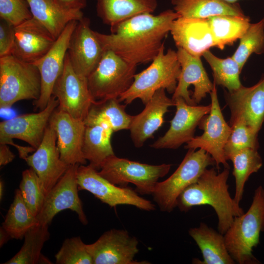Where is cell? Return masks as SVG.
Here are the masks:
<instances>
[{
  "label": "cell",
  "mask_w": 264,
  "mask_h": 264,
  "mask_svg": "<svg viewBox=\"0 0 264 264\" xmlns=\"http://www.w3.org/2000/svg\"><path fill=\"white\" fill-rule=\"evenodd\" d=\"M179 17L167 9L159 14L137 15L110 28L111 33L95 34L104 49L110 50L126 61L137 66L152 62L164 44L173 21Z\"/></svg>",
  "instance_id": "6da1fadb"
},
{
  "label": "cell",
  "mask_w": 264,
  "mask_h": 264,
  "mask_svg": "<svg viewBox=\"0 0 264 264\" xmlns=\"http://www.w3.org/2000/svg\"><path fill=\"white\" fill-rule=\"evenodd\" d=\"M229 174L228 168L219 173L214 168H206L196 181L181 193L176 207L186 212L195 206H211L218 217V231L224 235L234 218L244 213L230 196L227 184Z\"/></svg>",
  "instance_id": "7a4b0ae2"
},
{
  "label": "cell",
  "mask_w": 264,
  "mask_h": 264,
  "mask_svg": "<svg viewBox=\"0 0 264 264\" xmlns=\"http://www.w3.org/2000/svg\"><path fill=\"white\" fill-rule=\"evenodd\" d=\"M264 232V188L260 185L254 191L252 201L247 212L235 217L224 234L227 250L239 264H258L252 254Z\"/></svg>",
  "instance_id": "3957f363"
},
{
  "label": "cell",
  "mask_w": 264,
  "mask_h": 264,
  "mask_svg": "<svg viewBox=\"0 0 264 264\" xmlns=\"http://www.w3.org/2000/svg\"><path fill=\"white\" fill-rule=\"evenodd\" d=\"M164 44L151 65L134 76L130 88L119 97L128 105L139 99L145 105L158 89L164 88L174 93L181 71L176 51L169 48L165 53Z\"/></svg>",
  "instance_id": "277c9868"
},
{
  "label": "cell",
  "mask_w": 264,
  "mask_h": 264,
  "mask_svg": "<svg viewBox=\"0 0 264 264\" xmlns=\"http://www.w3.org/2000/svg\"><path fill=\"white\" fill-rule=\"evenodd\" d=\"M41 90L38 68L12 55L0 57V107L6 109L23 100H37Z\"/></svg>",
  "instance_id": "5b68a950"
},
{
  "label": "cell",
  "mask_w": 264,
  "mask_h": 264,
  "mask_svg": "<svg viewBox=\"0 0 264 264\" xmlns=\"http://www.w3.org/2000/svg\"><path fill=\"white\" fill-rule=\"evenodd\" d=\"M137 66L110 50H105L96 67L87 77L94 102L119 98L131 86Z\"/></svg>",
  "instance_id": "8992f818"
},
{
  "label": "cell",
  "mask_w": 264,
  "mask_h": 264,
  "mask_svg": "<svg viewBox=\"0 0 264 264\" xmlns=\"http://www.w3.org/2000/svg\"><path fill=\"white\" fill-rule=\"evenodd\" d=\"M214 165L215 160L205 150L188 149L177 169L155 186L152 195L160 210L168 213L173 211L181 193L196 181L208 166Z\"/></svg>",
  "instance_id": "52a82bcc"
},
{
  "label": "cell",
  "mask_w": 264,
  "mask_h": 264,
  "mask_svg": "<svg viewBox=\"0 0 264 264\" xmlns=\"http://www.w3.org/2000/svg\"><path fill=\"white\" fill-rule=\"evenodd\" d=\"M170 164L150 165L120 158L115 155L101 165L98 174L110 182L122 186L132 183L141 195H152L159 178L165 176Z\"/></svg>",
  "instance_id": "ba28073f"
},
{
  "label": "cell",
  "mask_w": 264,
  "mask_h": 264,
  "mask_svg": "<svg viewBox=\"0 0 264 264\" xmlns=\"http://www.w3.org/2000/svg\"><path fill=\"white\" fill-rule=\"evenodd\" d=\"M209 93L211 110L198 125L203 130L200 136H194L187 142L186 149H202L209 153L215 160L218 169L220 164L229 168L225 157L224 147L232 131L231 127L225 121L218 98L216 84Z\"/></svg>",
  "instance_id": "9c48e42d"
},
{
  "label": "cell",
  "mask_w": 264,
  "mask_h": 264,
  "mask_svg": "<svg viewBox=\"0 0 264 264\" xmlns=\"http://www.w3.org/2000/svg\"><path fill=\"white\" fill-rule=\"evenodd\" d=\"M79 190H87L102 202L111 207L130 205L140 209L152 211L155 205L140 196L130 187H121L110 182L100 176L90 165H80L77 170Z\"/></svg>",
  "instance_id": "30bf717a"
},
{
  "label": "cell",
  "mask_w": 264,
  "mask_h": 264,
  "mask_svg": "<svg viewBox=\"0 0 264 264\" xmlns=\"http://www.w3.org/2000/svg\"><path fill=\"white\" fill-rule=\"evenodd\" d=\"M52 95L58 99L60 110L84 121L94 102L88 89L87 78L75 72L67 52L63 71L54 85Z\"/></svg>",
  "instance_id": "8fae6325"
},
{
  "label": "cell",
  "mask_w": 264,
  "mask_h": 264,
  "mask_svg": "<svg viewBox=\"0 0 264 264\" xmlns=\"http://www.w3.org/2000/svg\"><path fill=\"white\" fill-rule=\"evenodd\" d=\"M80 165H70L46 195L43 207L36 216L39 224L49 225L56 214L65 209L75 212L82 224H88V221L78 193L77 170Z\"/></svg>",
  "instance_id": "7c38bea8"
},
{
  "label": "cell",
  "mask_w": 264,
  "mask_h": 264,
  "mask_svg": "<svg viewBox=\"0 0 264 264\" xmlns=\"http://www.w3.org/2000/svg\"><path fill=\"white\" fill-rule=\"evenodd\" d=\"M59 106L52 96L46 107L37 113L21 115L0 123V144L10 145L16 138L36 149L40 145L50 118Z\"/></svg>",
  "instance_id": "4fadbf2b"
},
{
  "label": "cell",
  "mask_w": 264,
  "mask_h": 264,
  "mask_svg": "<svg viewBox=\"0 0 264 264\" xmlns=\"http://www.w3.org/2000/svg\"><path fill=\"white\" fill-rule=\"evenodd\" d=\"M25 160L38 176L45 196L70 166L60 158L56 133L49 124L40 145Z\"/></svg>",
  "instance_id": "5bb4252c"
},
{
  "label": "cell",
  "mask_w": 264,
  "mask_h": 264,
  "mask_svg": "<svg viewBox=\"0 0 264 264\" xmlns=\"http://www.w3.org/2000/svg\"><path fill=\"white\" fill-rule=\"evenodd\" d=\"M138 241L123 229H112L104 232L94 242L86 244L93 264H148L134 261Z\"/></svg>",
  "instance_id": "9a60e30c"
},
{
  "label": "cell",
  "mask_w": 264,
  "mask_h": 264,
  "mask_svg": "<svg viewBox=\"0 0 264 264\" xmlns=\"http://www.w3.org/2000/svg\"><path fill=\"white\" fill-rule=\"evenodd\" d=\"M230 110V126L242 122L258 133L264 122V76L250 87L242 85L225 93Z\"/></svg>",
  "instance_id": "2e32d148"
},
{
  "label": "cell",
  "mask_w": 264,
  "mask_h": 264,
  "mask_svg": "<svg viewBox=\"0 0 264 264\" xmlns=\"http://www.w3.org/2000/svg\"><path fill=\"white\" fill-rule=\"evenodd\" d=\"M173 101L176 111L170 122V126L163 136L154 142L151 147L156 149H176L187 143L194 137L197 126L211 110V104L207 106L188 104L181 98Z\"/></svg>",
  "instance_id": "e0dca14e"
},
{
  "label": "cell",
  "mask_w": 264,
  "mask_h": 264,
  "mask_svg": "<svg viewBox=\"0 0 264 264\" xmlns=\"http://www.w3.org/2000/svg\"><path fill=\"white\" fill-rule=\"evenodd\" d=\"M78 21L69 22L47 53L34 63L41 78L40 96L34 102L36 109H44L52 96L54 85L63 71L69 41Z\"/></svg>",
  "instance_id": "ac0fdd59"
},
{
  "label": "cell",
  "mask_w": 264,
  "mask_h": 264,
  "mask_svg": "<svg viewBox=\"0 0 264 264\" xmlns=\"http://www.w3.org/2000/svg\"><path fill=\"white\" fill-rule=\"evenodd\" d=\"M104 49L90 27V20L83 17L78 21L71 36L67 52L75 72L87 78L99 63Z\"/></svg>",
  "instance_id": "d6986e66"
},
{
  "label": "cell",
  "mask_w": 264,
  "mask_h": 264,
  "mask_svg": "<svg viewBox=\"0 0 264 264\" xmlns=\"http://www.w3.org/2000/svg\"><path fill=\"white\" fill-rule=\"evenodd\" d=\"M176 53L181 71L172 99L181 98L188 104L196 105L212 91L214 84L210 81L200 57L180 48Z\"/></svg>",
  "instance_id": "ffe728a7"
},
{
  "label": "cell",
  "mask_w": 264,
  "mask_h": 264,
  "mask_svg": "<svg viewBox=\"0 0 264 264\" xmlns=\"http://www.w3.org/2000/svg\"><path fill=\"white\" fill-rule=\"evenodd\" d=\"M49 124L55 131L61 159L68 165H85L87 160L82 152L86 129L84 121L73 117L57 107Z\"/></svg>",
  "instance_id": "44dd1931"
},
{
  "label": "cell",
  "mask_w": 264,
  "mask_h": 264,
  "mask_svg": "<svg viewBox=\"0 0 264 264\" xmlns=\"http://www.w3.org/2000/svg\"><path fill=\"white\" fill-rule=\"evenodd\" d=\"M11 55L34 64L50 49L56 39L40 22L32 18L15 26Z\"/></svg>",
  "instance_id": "7402d4cb"
},
{
  "label": "cell",
  "mask_w": 264,
  "mask_h": 264,
  "mask_svg": "<svg viewBox=\"0 0 264 264\" xmlns=\"http://www.w3.org/2000/svg\"><path fill=\"white\" fill-rule=\"evenodd\" d=\"M170 33L177 48L200 57L215 47L208 19L178 17L171 26Z\"/></svg>",
  "instance_id": "603a6c76"
},
{
  "label": "cell",
  "mask_w": 264,
  "mask_h": 264,
  "mask_svg": "<svg viewBox=\"0 0 264 264\" xmlns=\"http://www.w3.org/2000/svg\"><path fill=\"white\" fill-rule=\"evenodd\" d=\"M173 106L175 103L172 99L167 97L165 89L161 88L154 93L140 113L133 116L129 130L136 148L141 147L147 139L153 136L162 125L168 109Z\"/></svg>",
  "instance_id": "cb8c5ba5"
},
{
  "label": "cell",
  "mask_w": 264,
  "mask_h": 264,
  "mask_svg": "<svg viewBox=\"0 0 264 264\" xmlns=\"http://www.w3.org/2000/svg\"><path fill=\"white\" fill-rule=\"evenodd\" d=\"M189 235L195 241L202 254L203 260H193L198 264H234L235 262L229 254L224 235L217 232L203 222L198 227L191 228Z\"/></svg>",
  "instance_id": "d4e9b609"
},
{
  "label": "cell",
  "mask_w": 264,
  "mask_h": 264,
  "mask_svg": "<svg viewBox=\"0 0 264 264\" xmlns=\"http://www.w3.org/2000/svg\"><path fill=\"white\" fill-rule=\"evenodd\" d=\"M33 18L40 22L56 40L67 24L84 16L82 11L65 9L53 0H25Z\"/></svg>",
  "instance_id": "484cf974"
},
{
  "label": "cell",
  "mask_w": 264,
  "mask_h": 264,
  "mask_svg": "<svg viewBox=\"0 0 264 264\" xmlns=\"http://www.w3.org/2000/svg\"><path fill=\"white\" fill-rule=\"evenodd\" d=\"M97 15L112 28L121 22L139 14L154 13L157 0H96Z\"/></svg>",
  "instance_id": "4316f807"
},
{
  "label": "cell",
  "mask_w": 264,
  "mask_h": 264,
  "mask_svg": "<svg viewBox=\"0 0 264 264\" xmlns=\"http://www.w3.org/2000/svg\"><path fill=\"white\" fill-rule=\"evenodd\" d=\"M113 132L105 122L86 125L83 154L89 165L97 171L108 158L115 155L110 141Z\"/></svg>",
  "instance_id": "83f0119b"
},
{
  "label": "cell",
  "mask_w": 264,
  "mask_h": 264,
  "mask_svg": "<svg viewBox=\"0 0 264 264\" xmlns=\"http://www.w3.org/2000/svg\"><path fill=\"white\" fill-rule=\"evenodd\" d=\"M171 2L179 17L208 19L220 15L245 16L238 3L222 0H171Z\"/></svg>",
  "instance_id": "f1b7e54d"
},
{
  "label": "cell",
  "mask_w": 264,
  "mask_h": 264,
  "mask_svg": "<svg viewBox=\"0 0 264 264\" xmlns=\"http://www.w3.org/2000/svg\"><path fill=\"white\" fill-rule=\"evenodd\" d=\"M120 102L119 98L94 102L84 120L85 125L105 122L113 132L129 130L133 116L126 112V105L121 104Z\"/></svg>",
  "instance_id": "f546056e"
},
{
  "label": "cell",
  "mask_w": 264,
  "mask_h": 264,
  "mask_svg": "<svg viewBox=\"0 0 264 264\" xmlns=\"http://www.w3.org/2000/svg\"><path fill=\"white\" fill-rule=\"evenodd\" d=\"M208 20L215 47L221 50L240 39L250 24L249 18L245 15H216Z\"/></svg>",
  "instance_id": "4dcf8cb0"
},
{
  "label": "cell",
  "mask_w": 264,
  "mask_h": 264,
  "mask_svg": "<svg viewBox=\"0 0 264 264\" xmlns=\"http://www.w3.org/2000/svg\"><path fill=\"white\" fill-rule=\"evenodd\" d=\"M225 158L233 163V175L236 183L234 199L239 205L246 182L251 174L261 169L263 160L258 149L253 148H245L229 153L225 155Z\"/></svg>",
  "instance_id": "1f68e13d"
},
{
  "label": "cell",
  "mask_w": 264,
  "mask_h": 264,
  "mask_svg": "<svg viewBox=\"0 0 264 264\" xmlns=\"http://www.w3.org/2000/svg\"><path fill=\"white\" fill-rule=\"evenodd\" d=\"M48 225L38 224L30 228L24 236V243L20 251L3 264H52L41 253L44 243L49 239Z\"/></svg>",
  "instance_id": "d6a6232c"
},
{
  "label": "cell",
  "mask_w": 264,
  "mask_h": 264,
  "mask_svg": "<svg viewBox=\"0 0 264 264\" xmlns=\"http://www.w3.org/2000/svg\"><path fill=\"white\" fill-rule=\"evenodd\" d=\"M38 224L36 217L25 204L20 189H16L2 227L12 239L21 240L30 228Z\"/></svg>",
  "instance_id": "836d02e7"
},
{
  "label": "cell",
  "mask_w": 264,
  "mask_h": 264,
  "mask_svg": "<svg viewBox=\"0 0 264 264\" xmlns=\"http://www.w3.org/2000/svg\"><path fill=\"white\" fill-rule=\"evenodd\" d=\"M202 56L213 71L214 82L216 85L223 86L228 91L236 90L242 85L240 80L242 69L232 57L220 58L209 50L205 52Z\"/></svg>",
  "instance_id": "e575fe53"
},
{
  "label": "cell",
  "mask_w": 264,
  "mask_h": 264,
  "mask_svg": "<svg viewBox=\"0 0 264 264\" xmlns=\"http://www.w3.org/2000/svg\"><path fill=\"white\" fill-rule=\"evenodd\" d=\"M240 41L238 47L231 57L242 70L253 53L261 54L264 52V17L256 23H250Z\"/></svg>",
  "instance_id": "d590c367"
},
{
  "label": "cell",
  "mask_w": 264,
  "mask_h": 264,
  "mask_svg": "<svg viewBox=\"0 0 264 264\" xmlns=\"http://www.w3.org/2000/svg\"><path fill=\"white\" fill-rule=\"evenodd\" d=\"M19 189L25 204L36 217L43 207L45 196L38 176L31 168L22 172Z\"/></svg>",
  "instance_id": "8d00e7d4"
},
{
  "label": "cell",
  "mask_w": 264,
  "mask_h": 264,
  "mask_svg": "<svg viewBox=\"0 0 264 264\" xmlns=\"http://www.w3.org/2000/svg\"><path fill=\"white\" fill-rule=\"evenodd\" d=\"M55 257L57 264H93L86 244L80 237L66 239Z\"/></svg>",
  "instance_id": "74e56055"
},
{
  "label": "cell",
  "mask_w": 264,
  "mask_h": 264,
  "mask_svg": "<svg viewBox=\"0 0 264 264\" xmlns=\"http://www.w3.org/2000/svg\"><path fill=\"white\" fill-rule=\"evenodd\" d=\"M230 126L232 131L224 147L225 157L229 153L245 148L258 149V133L242 122Z\"/></svg>",
  "instance_id": "f35d334b"
},
{
  "label": "cell",
  "mask_w": 264,
  "mask_h": 264,
  "mask_svg": "<svg viewBox=\"0 0 264 264\" xmlns=\"http://www.w3.org/2000/svg\"><path fill=\"white\" fill-rule=\"evenodd\" d=\"M0 17L16 26L33 16L25 0H0Z\"/></svg>",
  "instance_id": "ab89813d"
},
{
  "label": "cell",
  "mask_w": 264,
  "mask_h": 264,
  "mask_svg": "<svg viewBox=\"0 0 264 264\" xmlns=\"http://www.w3.org/2000/svg\"><path fill=\"white\" fill-rule=\"evenodd\" d=\"M15 26L9 22L0 19V57L11 55L15 40Z\"/></svg>",
  "instance_id": "60d3db41"
},
{
  "label": "cell",
  "mask_w": 264,
  "mask_h": 264,
  "mask_svg": "<svg viewBox=\"0 0 264 264\" xmlns=\"http://www.w3.org/2000/svg\"><path fill=\"white\" fill-rule=\"evenodd\" d=\"M61 7L70 10L82 11L86 7L87 0H53Z\"/></svg>",
  "instance_id": "b9f144b4"
},
{
  "label": "cell",
  "mask_w": 264,
  "mask_h": 264,
  "mask_svg": "<svg viewBox=\"0 0 264 264\" xmlns=\"http://www.w3.org/2000/svg\"><path fill=\"white\" fill-rule=\"evenodd\" d=\"M5 144H0V166H3L12 162L15 155Z\"/></svg>",
  "instance_id": "7bdbcfd3"
},
{
  "label": "cell",
  "mask_w": 264,
  "mask_h": 264,
  "mask_svg": "<svg viewBox=\"0 0 264 264\" xmlns=\"http://www.w3.org/2000/svg\"><path fill=\"white\" fill-rule=\"evenodd\" d=\"M12 239L10 235L1 226L0 228V246H2L9 240Z\"/></svg>",
  "instance_id": "ee69618b"
},
{
  "label": "cell",
  "mask_w": 264,
  "mask_h": 264,
  "mask_svg": "<svg viewBox=\"0 0 264 264\" xmlns=\"http://www.w3.org/2000/svg\"><path fill=\"white\" fill-rule=\"evenodd\" d=\"M3 189H4V184L3 181L0 180V199H2L3 196Z\"/></svg>",
  "instance_id": "f6af8a7d"
},
{
  "label": "cell",
  "mask_w": 264,
  "mask_h": 264,
  "mask_svg": "<svg viewBox=\"0 0 264 264\" xmlns=\"http://www.w3.org/2000/svg\"><path fill=\"white\" fill-rule=\"evenodd\" d=\"M222 0L228 3L233 4V3H236V2L239 0Z\"/></svg>",
  "instance_id": "bcb514c9"
}]
</instances>
